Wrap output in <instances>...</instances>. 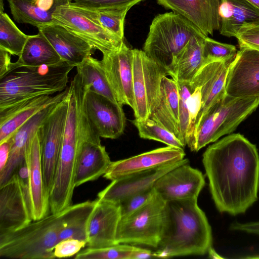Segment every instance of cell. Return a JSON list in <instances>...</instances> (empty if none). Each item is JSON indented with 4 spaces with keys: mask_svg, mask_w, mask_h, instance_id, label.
Listing matches in <instances>:
<instances>
[{
    "mask_svg": "<svg viewBox=\"0 0 259 259\" xmlns=\"http://www.w3.org/2000/svg\"><path fill=\"white\" fill-rule=\"evenodd\" d=\"M212 199L221 212L244 213L258 199L259 155L255 145L233 134L209 146L202 155Z\"/></svg>",
    "mask_w": 259,
    "mask_h": 259,
    "instance_id": "obj_1",
    "label": "cell"
},
{
    "mask_svg": "<svg viewBox=\"0 0 259 259\" xmlns=\"http://www.w3.org/2000/svg\"><path fill=\"white\" fill-rule=\"evenodd\" d=\"M211 227L197 199L166 202L162 235L155 251L156 257L204 255L212 247Z\"/></svg>",
    "mask_w": 259,
    "mask_h": 259,
    "instance_id": "obj_2",
    "label": "cell"
},
{
    "mask_svg": "<svg viewBox=\"0 0 259 259\" xmlns=\"http://www.w3.org/2000/svg\"><path fill=\"white\" fill-rule=\"evenodd\" d=\"M73 68L63 61L51 65L15 68L0 79V110L28 98L65 91Z\"/></svg>",
    "mask_w": 259,
    "mask_h": 259,
    "instance_id": "obj_3",
    "label": "cell"
},
{
    "mask_svg": "<svg viewBox=\"0 0 259 259\" xmlns=\"http://www.w3.org/2000/svg\"><path fill=\"white\" fill-rule=\"evenodd\" d=\"M69 207L32 221L23 228L0 235V256L20 259L55 258L54 250L64 226Z\"/></svg>",
    "mask_w": 259,
    "mask_h": 259,
    "instance_id": "obj_4",
    "label": "cell"
},
{
    "mask_svg": "<svg viewBox=\"0 0 259 259\" xmlns=\"http://www.w3.org/2000/svg\"><path fill=\"white\" fill-rule=\"evenodd\" d=\"M259 105V98H235L226 95L201 117L187 145L198 152L205 146L230 134Z\"/></svg>",
    "mask_w": 259,
    "mask_h": 259,
    "instance_id": "obj_5",
    "label": "cell"
},
{
    "mask_svg": "<svg viewBox=\"0 0 259 259\" xmlns=\"http://www.w3.org/2000/svg\"><path fill=\"white\" fill-rule=\"evenodd\" d=\"M200 35L203 34L181 15L158 14L150 26L143 51L168 72L178 55L194 36Z\"/></svg>",
    "mask_w": 259,
    "mask_h": 259,
    "instance_id": "obj_6",
    "label": "cell"
},
{
    "mask_svg": "<svg viewBox=\"0 0 259 259\" xmlns=\"http://www.w3.org/2000/svg\"><path fill=\"white\" fill-rule=\"evenodd\" d=\"M76 106V131L78 147L74 184L78 187L99 179L106 173L112 161L100 137L88 117L83 93L74 94Z\"/></svg>",
    "mask_w": 259,
    "mask_h": 259,
    "instance_id": "obj_7",
    "label": "cell"
},
{
    "mask_svg": "<svg viewBox=\"0 0 259 259\" xmlns=\"http://www.w3.org/2000/svg\"><path fill=\"white\" fill-rule=\"evenodd\" d=\"M70 101L61 149L53 185L49 195L50 212L63 211L72 205L75 187L74 179L78 147L76 131V106L74 95L69 87Z\"/></svg>",
    "mask_w": 259,
    "mask_h": 259,
    "instance_id": "obj_8",
    "label": "cell"
},
{
    "mask_svg": "<svg viewBox=\"0 0 259 259\" xmlns=\"http://www.w3.org/2000/svg\"><path fill=\"white\" fill-rule=\"evenodd\" d=\"M166 201L155 191L142 207L121 219L117 230V244L143 245L157 248L165 221Z\"/></svg>",
    "mask_w": 259,
    "mask_h": 259,
    "instance_id": "obj_9",
    "label": "cell"
},
{
    "mask_svg": "<svg viewBox=\"0 0 259 259\" xmlns=\"http://www.w3.org/2000/svg\"><path fill=\"white\" fill-rule=\"evenodd\" d=\"M133 51V88L135 119L145 121L159 104L166 69L148 57L143 50Z\"/></svg>",
    "mask_w": 259,
    "mask_h": 259,
    "instance_id": "obj_10",
    "label": "cell"
},
{
    "mask_svg": "<svg viewBox=\"0 0 259 259\" xmlns=\"http://www.w3.org/2000/svg\"><path fill=\"white\" fill-rule=\"evenodd\" d=\"M69 101V90L67 95L55 105L37 131L45 188L49 198L60 157Z\"/></svg>",
    "mask_w": 259,
    "mask_h": 259,
    "instance_id": "obj_11",
    "label": "cell"
},
{
    "mask_svg": "<svg viewBox=\"0 0 259 259\" xmlns=\"http://www.w3.org/2000/svg\"><path fill=\"white\" fill-rule=\"evenodd\" d=\"M53 19L54 23L80 37L102 54L118 49L124 42L71 2L58 7L53 14Z\"/></svg>",
    "mask_w": 259,
    "mask_h": 259,
    "instance_id": "obj_12",
    "label": "cell"
},
{
    "mask_svg": "<svg viewBox=\"0 0 259 259\" xmlns=\"http://www.w3.org/2000/svg\"><path fill=\"white\" fill-rule=\"evenodd\" d=\"M32 221L29 189L15 173L0 187V235L19 230Z\"/></svg>",
    "mask_w": 259,
    "mask_h": 259,
    "instance_id": "obj_13",
    "label": "cell"
},
{
    "mask_svg": "<svg viewBox=\"0 0 259 259\" xmlns=\"http://www.w3.org/2000/svg\"><path fill=\"white\" fill-rule=\"evenodd\" d=\"M117 102L133 110V51L123 42L117 49L103 54L99 60Z\"/></svg>",
    "mask_w": 259,
    "mask_h": 259,
    "instance_id": "obj_14",
    "label": "cell"
},
{
    "mask_svg": "<svg viewBox=\"0 0 259 259\" xmlns=\"http://www.w3.org/2000/svg\"><path fill=\"white\" fill-rule=\"evenodd\" d=\"M84 91L85 111L94 130L101 138H118L126 124L122 106L94 92Z\"/></svg>",
    "mask_w": 259,
    "mask_h": 259,
    "instance_id": "obj_15",
    "label": "cell"
},
{
    "mask_svg": "<svg viewBox=\"0 0 259 259\" xmlns=\"http://www.w3.org/2000/svg\"><path fill=\"white\" fill-rule=\"evenodd\" d=\"M227 95L259 98V51L240 47L226 77Z\"/></svg>",
    "mask_w": 259,
    "mask_h": 259,
    "instance_id": "obj_16",
    "label": "cell"
},
{
    "mask_svg": "<svg viewBox=\"0 0 259 259\" xmlns=\"http://www.w3.org/2000/svg\"><path fill=\"white\" fill-rule=\"evenodd\" d=\"M205 184L202 173L188 163L179 165L159 178L154 185L156 192L166 202L195 199Z\"/></svg>",
    "mask_w": 259,
    "mask_h": 259,
    "instance_id": "obj_17",
    "label": "cell"
},
{
    "mask_svg": "<svg viewBox=\"0 0 259 259\" xmlns=\"http://www.w3.org/2000/svg\"><path fill=\"white\" fill-rule=\"evenodd\" d=\"M187 163H189L188 159L184 158L178 161L114 180L98 194L97 198L119 204L133 195L154 187L155 183L162 176L174 168Z\"/></svg>",
    "mask_w": 259,
    "mask_h": 259,
    "instance_id": "obj_18",
    "label": "cell"
},
{
    "mask_svg": "<svg viewBox=\"0 0 259 259\" xmlns=\"http://www.w3.org/2000/svg\"><path fill=\"white\" fill-rule=\"evenodd\" d=\"M87 229V246L100 248L116 244V233L121 219L119 204L96 198Z\"/></svg>",
    "mask_w": 259,
    "mask_h": 259,
    "instance_id": "obj_19",
    "label": "cell"
},
{
    "mask_svg": "<svg viewBox=\"0 0 259 259\" xmlns=\"http://www.w3.org/2000/svg\"><path fill=\"white\" fill-rule=\"evenodd\" d=\"M185 156L183 149L169 146L158 148L126 159L112 161L103 177L113 181L133 173L181 160Z\"/></svg>",
    "mask_w": 259,
    "mask_h": 259,
    "instance_id": "obj_20",
    "label": "cell"
},
{
    "mask_svg": "<svg viewBox=\"0 0 259 259\" xmlns=\"http://www.w3.org/2000/svg\"><path fill=\"white\" fill-rule=\"evenodd\" d=\"M69 88L55 95L38 96L0 110V143L11 138L30 118L48 106L63 99Z\"/></svg>",
    "mask_w": 259,
    "mask_h": 259,
    "instance_id": "obj_21",
    "label": "cell"
},
{
    "mask_svg": "<svg viewBox=\"0 0 259 259\" xmlns=\"http://www.w3.org/2000/svg\"><path fill=\"white\" fill-rule=\"evenodd\" d=\"M220 1L157 0V2L166 9L182 16L208 36L219 30Z\"/></svg>",
    "mask_w": 259,
    "mask_h": 259,
    "instance_id": "obj_22",
    "label": "cell"
},
{
    "mask_svg": "<svg viewBox=\"0 0 259 259\" xmlns=\"http://www.w3.org/2000/svg\"><path fill=\"white\" fill-rule=\"evenodd\" d=\"M61 59L73 67L91 56L93 48L84 40L63 26L53 23L38 28Z\"/></svg>",
    "mask_w": 259,
    "mask_h": 259,
    "instance_id": "obj_23",
    "label": "cell"
},
{
    "mask_svg": "<svg viewBox=\"0 0 259 259\" xmlns=\"http://www.w3.org/2000/svg\"><path fill=\"white\" fill-rule=\"evenodd\" d=\"M57 103L38 112L21 126L11 137L12 146L10 156L7 164L0 171V187L11 179L19 165L25 160L33 138L40 124Z\"/></svg>",
    "mask_w": 259,
    "mask_h": 259,
    "instance_id": "obj_24",
    "label": "cell"
},
{
    "mask_svg": "<svg viewBox=\"0 0 259 259\" xmlns=\"http://www.w3.org/2000/svg\"><path fill=\"white\" fill-rule=\"evenodd\" d=\"M25 158L29 170L32 218L33 221H36L45 217L50 211L49 198L45 188L40 146L37 132L31 142Z\"/></svg>",
    "mask_w": 259,
    "mask_h": 259,
    "instance_id": "obj_25",
    "label": "cell"
},
{
    "mask_svg": "<svg viewBox=\"0 0 259 259\" xmlns=\"http://www.w3.org/2000/svg\"><path fill=\"white\" fill-rule=\"evenodd\" d=\"M219 31L227 37H236L244 26L259 25V10L245 0H221Z\"/></svg>",
    "mask_w": 259,
    "mask_h": 259,
    "instance_id": "obj_26",
    "label": "cell"
},
{
    "mask_svg": "<svg viewBox=\"0 0 259 259\" xmlns=\"http://www.w3.org/2000/svg\"><path fill=\"white\" fill-rule=\"evenodd\" d=\"M14 19L37 28L54 23L53 14L57 8L72 0H8Z\"/></svg>",
    "mask_w": 259,
    "mask_h": 259,
    "instance_id": "obj_27",
    "label": "cell"
},
{
    "mask_svg": "<svg viewBox=\"0 0 259 259\" xmlns=\"http://www.w3.org/2000/svg\"><path fill=\"white\" fill-rule=\"evenodd\" d=\"M179 102L178 82L172 78L164 76L161 81L159 104L149 118L166 128L178 139L180 135Z\"/></svg>",
    "mask_w": 259,
    "mask_h": 259,
    "instance_id": "obj_28",
    "label": "cell"
},
{
    "mask_svg": "<svg viewBox=\"0 0 259 259\" xmlns=\"http://www.w3.org/2000/svg\"><path fill=\"white\" fill-rule=\"evenodd\" d=\"M204 35L194 36L178 55L168 71L178 83H189L205 64L203 56Z\"/></svg>",
    "mask_w": 259,
    "mask_h": 259,
    "instance_id": "obj_29",
    "label": "cell"
},
{
    "mask_svg": "<svg viewBox=\"0 0 259 259\" xmlns=\"http://www.w3.org/2000/svg\"><path fill=\"white\" fill-rule=\"evenodd\" d=\"M63 61L48 40L42 34L29 35L21 55L13 62V69L19 67L51 65Z\"/></svg>",
    "mask_w": 259,
    "mask_h": 259,
    "instance_id": "obj_30",
    "label": "cell"
},
{
    "mask_svg": "<svg viewBox=\"0 0 259 259\" xmlns=\"http://www.w3.org/2000/svg\"><path fill=\"white\" fill-rule=\"evenodd\" d=\"M76 68L85 91L94 92L118 103L99 60L89 56Z\"/></svg>",
    "mask_w": 259,
    "mask_h": 259,
    "instance_id": "obj_31",
    "label": "cell"
},
{
    "mask_svg": "<svg viewBox=\"0 0 259 259\" xmlns=\"http://www.w3.org/2000/svg\"><path fill=\"white\" fill-rule=\"evenodd\" d=\"M96 201V199L88 200L69 207L65 224L59 234V241L73 238L87 242V225Z\"/></svg>",
    "mask_w": 259,
    "mask_h": 259,
    "instance_id": "obj_32",
    "label": "cell"
},
{
    "mask_svg": "<svg viewBox=\"0 0 259 259\" xmlns=\"http://www.w3.org/2000/svg\"><path fill=\"white\" fill-rule=\"evenodd\" d=\"M76 7L107 30L123 39L124 19L132 7L102 9Z\"/></svg>",
    "mask_w": 259,
    "mask_h": 259,
    "instance_id": "obj_33",
    "label": "cell"
},
{
    "mask_svg": "<svg viewBox=\"0 0 259 259\" xmlns=\"http://www.w3.org/2000/svg\"><path fill=\"white\" fill-rule=\"evenodd\" d=\"M29 35L21 31L9 15L0 12V48L11 55H21Z\"/></svg>",
    "mask_w": 259,
    "mask_h": 259,
    "instance_id": "obj_34",
    "label": "cell"
},
{
    "mask_svg": "<svg viewBox=\"0 0 259 259\" xmlns=\"http://www.w3.org/2000/svg\"><path fill=\"white\" fill-rule=\"evenodd\" d=\"M132 122L141 138L158 141L177 148L184 149L185 147L175 135L151 118L145 121L134 119Z\"/></svg>",
    "mask_w": 259,
    "mask_h": 259,
    "instance_id": "obj_35",
    "label": "cell"
},
{
    "mask_svg": "<svg viewBox=\"0 0 259 259\" xmlns=\"http://www.w3.org/2000/svg\"><path fill=\"white\" fill-rule=\"evenodd\" d=\"M135 246L128 244H116L100 247H87L74 256L76 259H131Z\"/></svg>",
    "mask_w": 259,
    "mask_h": 259,
    "instance_id": "obj_36",
    "label": "cell"
},
{
    "mask_svg": "<svg viewBox=\"0 0 259 259\" xmlns=\"http://www.w3.org/2000/svg\"><path fill=\"white\" fill-rule=\"evenodd\" d=\"M237 50L235 46L216 41L208 36L203 45L205 63L214 61H225L236 57Z\"/></svg>",
    "mask_w": 259,
    "mask_h": 259,
    "instance_id": "obj_37",
    "label": "cell"
},
{
    "mask_svg": "<svg viewBox=\"0 0 259 259\" xmlns=\"http://www.w3.org/2000/svg\"><path fill=\"white\" fill-rule=\"evenodd\" d=\"M178 85L180 95L179 140L185 146L189 125V99L191 95V89L189 83H178Z\"/></svg>",
    "mask_w": 259,
    "mask_h": 259,
    "instance_id": "obj_38",
    "label": "cell"
},
{
    "mask_svg": "<svg viewBox=\"0 0 259 259\" xmlns=\"http://www.w3.org/2000/svg\"><path fill=\"white\" fill-rule=\"evenodd\" d=\"M155 193L154 187L133 195L119 203L121 219L125 218L142 207Z\"/></svg>",
    "mask_w": 259,
    "mask_h": 259,
    "instance_id": "obj_39",
    "label": "cell"
},
{
    "mask_svg": "<svg viewBox=\"0 0 259 259\" xmlns=\"http://www.w3.org/2000/svg\"><path fill=\"white\" fill-rule=\"evenodd\" d=\"M144 0H72V3L79 7L94 9H113L133 7Z\"/></svg>",
    "mask_w": 259,
    "mask_h": 259,
    "instance_id": "obj_40",
    "label": "cell"
},
{
    "mask_svg": "<svg viewBox=\"0 0 259 259\" xmlns=\"http://www.w3.org/2000/svg\"><path fill=\"white\" fill-rule=\"evenodd\" d=\"M87 246V242L76 239L68 238L59 241L55 246V257H68L75 255Z\"/></svg>",
    "mask_w": 259,
    "mask_h": 259,
    "instance_id": "obj_41",
    "label": "cell"
},
{
    "mask_svg": "<svg viewBox=\"0 0 259 259\" xmlns=\"http://www.w3.org/2000/svg\"><path fill=\"white\" fill-rule=\"evenodd\" d=\"M240 47L259 51V25L242 27L235 37Z\"/></svg>",
    "mask_w": 259,
    "mask_h": 259,
    "instance_id": "obj_42",
    "label": "cell"
},
{
    "mask_svg": "<svg viewBox=\"0 0 259 259\" xmlns=\"http://www.w3.org/2000/svg\"><path fill=\"white\" fill-rule=\"evenodd\" d=\"M11 54L0 48V79L13 69V63L11 61Z\"/></svg>",
    "mask_w": 259,
    "mask_h": 259,
    "instance_id": "obj_43",
    "label": "cell"
},
{
    "mask_svg": "<svg viewBox=\"0 0 259 259\" xmlns=\"http://www.w3.org/2000/svg\"><path fill=\"white\" fill-rule=\"evenodd\" d=\"M230 229L259 235V221L245 223L235 222L231 224Z\"/></svg>",
    "mask_w": 259,
    "mask_h": 259,
    "instance_id": "obj_44",
    "label": "cell"
},
{
    "mask_svg": "<svg viewBox=\"0 0 259 259\" xmlns=\"http://www.w3.org/2000/svg\"><path fill=\"white\" fill-rule=\"evenodd\" d=\"M12 146V138L0 143V171L7 163Z\"/></svg>",
    "mask_w": 259,
    "mask_h": 259,
    "instance_id": "obj_45",
    "label": "cell"
},
{
    "mask_svg": "<svg viewBox=\"0 0 259 259\" xmlns=\"http://www.w3.org/2000/svg\"><path fill=\"white\" fill-rule=\"evenodd\" d=\"M156 257L155 252L138 247H135L131 259H142Z\"/></svg>",
    "mask_w": 259,
    "mask_h": 259,
    "instance_id": "obj_46",
    "label": "cell"
},
{
    "mask_svg": "<svg viewBox=\"0 0 259 259\" xmlns=\"http://www.w3.org/2000/svg\"><path fill=\"white\" fill-rule=\"evenodd\" d=\"M209 257L213 258H222V256H220L215 251V250L211 247L209 249L208 252Z\"/></svg>",
    "mask_w": 259,
    "mask_h": 259,
    "instance_id": "obj_47",
    "label": "cell"
},
{
    "mask_svg": "<svg viewBox=\"0 0 259 259\" xmlns=\"http://www.w3.org/2000/svg\"><path fill=\"white\" fill-rule=\"evenodd\" d=\"M259 10V0H245Z\"/></svg>",
    "mask_w": 259,
    "mask_h": 259,
    "instance_id": "obj_48",
    "label": "cell"
}]
</instances>
